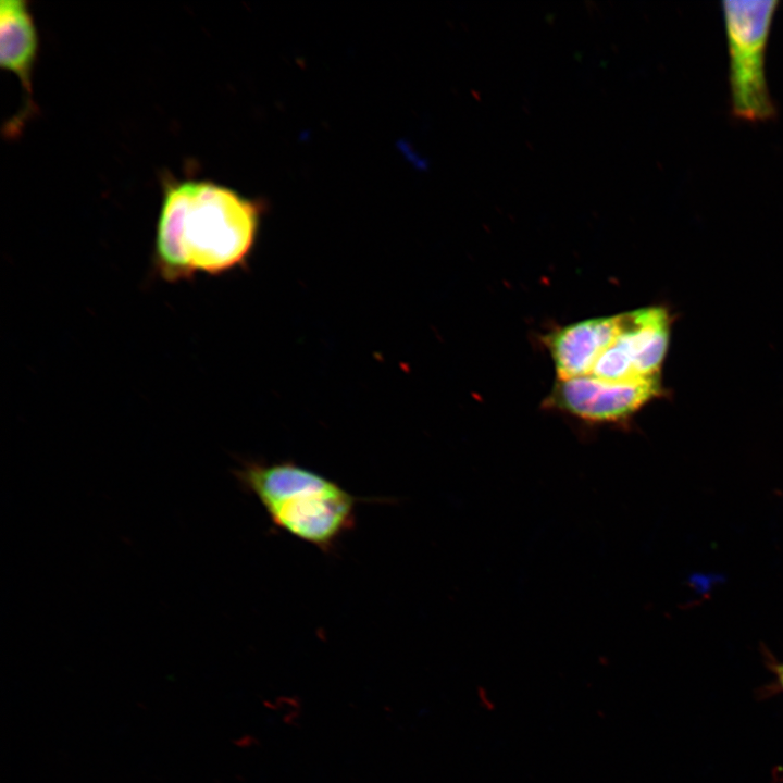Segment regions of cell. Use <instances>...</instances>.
<instances>
[{
	"label": "cell",
	"instance_id": "cell-3",
	"mask_svg": "<svg viewBox=\"0 0 783 783\" xmlns=\"http://www.w3.org/2000/svg\"><path fill=\"white\" fill-rule=\"evenodd\" d=\"M778 3V0L722 2L732 112L748 121L768 120L775 113L767 84L765 55Z\"/></svg>",
	"mask_w": 783,
	"mask_h": 783
},
{
	"label": "cell",
	"instance_id": "cell-1",
	"mask_svg": "<svg viewBox=\"0 0 783 783\" xmlns=\"http://www.w3.org/2000/svg\"><path fill=\"white\" fill-rule=\"evenodd\" d=\"M259 206L211 181L164 182L153 263L165 281L220 275L244 265L258 233Z\"/></svg>",
	"mask_w": 783,
	"mask_h": 783
},
{
	"label": "cell",
	"instance_id": "cell-4",
	"mask_svg": "<svg viewBox=\"0 0 783 783\" xmlns=\"http://www.w3.org/2000/svg\"><path fill=\"white\" fill-rule=\"evenodd\" d=\"M670 340V318L661 307L622 313V325L588 375L605 381L660 378Z\"/></svg>",
	"mask_w": 783,
	"mask_h": 783
},
{
	"label": "cell",
	"instance_id": "cell-7",
	"mask_svg": "<svg viewBox=\"0 0 783 783\" xmlns=\"http://www.w3.org/2000/svg\"><path fill=\"white\" fill-rule=\"evenodd\" d=\"M39 38L34 16L24 0H2L0 3V64L13 73L27 95L28 108L34 110L33 72L38 57Z\"/></svg>",
	"mask_w": 783,
	"mask_h": 783
},
{
	"label": "cell",
	"instance_id": "cell-5",
	"mask_svg": "<svg viewBox=\"0 0 783 783\" xmlns=\"http://www.w3.org/2000/svg\"><path fill=\"white\" fill-rule=\"evenodd\" d=\"M661 393L660 378L605 381L591 375L557 378L547 405L593 423H619Z\"/></svg>",
	"mask_w": 783,
	"mask_h": 783
},
{
	"label": "cell",
	"instance_id": "cell-2",
	"mask_svg": "<svg viewBox=\"0 0 783 783\" xmlns=\"http://www.w3.org/2000/svg\"><path fill=\"white\" fill-rule=\"evenodd\" d=\"M272 524L328 554L356 524L359 500L337 482L293 461H243L233 472Z\"/></svg>",
	"mask_w": 783,
	"mask_h": 783
},
{
	"label": "cell",
	"instance_id": "cell-8",
	"mask_svg": "<svg viewBox=\"0 0 783 783\" xmlns=\"http://www.w3.org/2000/svg\"><path fill=\"white\" fill-rule=\"evenodd\" d=\"M767 664L770 671L774 675V681L770 684L766 691L768 695L782 694L783 695V662H780L773 658L767 659Z\"/></svg>",
	"mask_w": 783,
	"mask_h": 783
},
{
	"label": "cell",
	"instance_id": "cell-6",
	"mask_svg": "<svg viewBox=\"0 0 783 783\" xmlns=\"http://www.w3.org/2000/svg\"><path fill=\"white\" fill-rule=\"evenodd\" d=\"M622 313L574 322L545 338L557 378L588 375L620 332Z\"/></svg>",
	"mask_w": 783,
	"mask_h": 783
}]
</instances>
